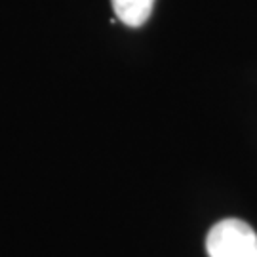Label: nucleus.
<instances>
[{
    "instance_id": "1",
    "label": "nucleus",
    "mask_w": 257,
    "mask_h": 257,
    "mask_svg": "<svg viewBox=\"0 0 257 257\" xmlns=\"http://www.w3.org/2000/svg\"><path fill=\"white\" fill-rule=\"evenodd\" d=\"M208 257H257V232L242 219L215 223L206 236Z\"/></svg>"
},
{
    "instance_id": "2",
    "label": "nucleus",
    "mask_w": 257,
    "mask_h": 257,
    "mask_svg": "<svg viewBox=\"0 0 257 257\" xmlns=\"http://www.w3.org/2000/svg\"><path fill=\"white\" fill-rule=\"evenodd\" d=\"M114 16L128 27L145 25L153 14L155 0H110Z\"/></svg>"
}]
</instances>
